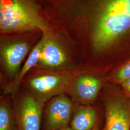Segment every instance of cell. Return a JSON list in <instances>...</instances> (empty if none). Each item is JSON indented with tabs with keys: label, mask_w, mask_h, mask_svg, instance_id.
I'll return each instance as SVG.
<instances>
[{
	"label": "cell",
	"mask_w": 130,
	"mask_h": 130,
	"mask_svg": "<svg viewBox=\"0 0 130 130\" xmlns=\"http://www.w3.org/2000/svg\"><path fill=\"white\" fill-rule=\"evenodd\" d=\"M2 99H0V130H15L14 112L9 100Z\"/></svg>",
	"instance_id": "obj_12"
},
{
	"label": "cell",
	"mask_w": 130,
	"mask_h": 130,
	"mask_svg": "<svg viewBox=\"0 0 130 130\" xmlns=\"http://www.w3.org/2000/svg\"><path fill=\"white\" fill-rule=\"evenodd\" d=\"M44 40V38L42 35L28 56L17 77L5 85L3 88V93L5 94L14 96L18 93L26 75L37 65L40 59Z\"/></svg>",
	"instance_id": "obj_10"
},
{
	"label": "cell",
	"mask_w": 130,
	"mask_h": 130,
	"mask_svg": "<svg viewBox=\"0 0 130 130\" xmlns=\"http://www.w3.org/2000/svg\"><path fill=\"white\" fill-rule=\"evenodd\" d=\"M7 83L8 82L6 81L5 76L0 70V86H3V88H4Z\"/></svg>",
	"instance_id": "obj_15"
},
{
	"label": "cell",
	"mask_w": 130,
	"mask_h": 130,
	"mask_svg": "<svg viewBox=\"0 0 130 130\" xmlns=\"http://www.w3.org/2000/svg\"><path fill=\"white\" fill-rule=\"evenodd\" d=\"M44 70H36L34 68L26 75L22 83L27 93L43 104L64 94L70 87L69 77Z\"/></svg>",
	"instance_id": "obj_4"
},
{
	"label": "cell",
	"mask_w": 130,
	"mask_h": 130,
	"mask_svg": "<svg viewBox=\"0 0 130 130\" xmlns=\"http://www.w3.org/2000/svg\"><path fill=\"white\" fill-rule=\"evenodd\" d=\"M98 111L93 107L80 105L73 111L70 126L73 130H92L98 124Z\"/></svg>",
	"instance_id": "obj_11"
},
{
	"label": "cell",
	"mask_w": 130,
	"mask_h": 130,
	"mask_svg": "<svg viewBox=\"0 0 130 130\" xmlns=\"http://www.w3.org/2000/svg\"><path fill=\"white\" fill-rule=\"evenodd\" d=\"M105 130H130V99L116 89L105 98Z\"/></svg>",
	"instance_id": "obj_5"
},
{
	"label": "cell",
	"mask_w": 130,
	"mask_h": 130,
	"mask_svg": "<svg viewBox=\"0 0 130 130\" xmlns=\"http://www.w3.org/2000/svg\"><path fill=\"white\" fill-rule=\"evenodd\" d=\"M2 96H0V99H2Z\"/></svg>",
	"instance_id": "obj_18"
},
{
	"label": "cell",
	"mask_w": 130,
	"mask_h": 130,
	"mask_svg": "<svg viewBox=\"0 0 130 130\" xmlns=\"http://www.w3.org/2000/svg\"><path fill=\"white\" fill-rule=\"evenodd\" d=\"M2 35V33L0 32V35Z\"/></svg>",
	"instance_id": "obj_19"
},
{
	"label": "cell",
	"mask_w": 130,
	"mask_h": 130,
	"mask_svg": "<svg viewBox=\"0 0 130 130\" xmlns=\"http://www.w3.org/2000/svg\"><path fill=\"white\" fill-rule=\"evenodd\" d=\"M42 35L44 42L36 67L50 70L62 68L67 63V57L60 44L52 31Z\"/></svg>",
	"instance_id": "obj_8"
},
{
	"label": "cell",
	"mask_w": 130,
	"mask_h": 130,
	"mask_svg": "<svg viewBox=\"0 0 130 130\" xmlns=\"http://www.w3.org/2000/svg\"><path fill=\"white\" fill-rule=\"evenodd\" d=\"M33 33L0 35V64L8 82L17 77L24 61L36 44L33 43Z\"/></svg>",
	"instance_id": "obj_3"
},
{
	"label": "cell",
	"mask_w": 130,
	"mask_h": 130,
	"mask_svg": "<svg viewBox=\"0 0 130 130\" xmlns=\"http://www.w3.org/2000/svg\"><path fill=\"white\" fill-rule=\"evenodd\" d=\"M102 86V82L100 79L90 76H82L70 86V93L77 101L91 102L96 99Z\"/></svg>",
	"instance_id": "obj_9"
},
{
	"label": "cell",
	"mask_w": 130,
	"mask_h": 130,
	"mask_svg": "<svg viewBox=\"0 0 130 130\" xmlns=\"http://www.w3.org/2000/svg\"><path fill=\"white\" fill-rule=\"evenodd\" d=\"M121 91L127 98L130 99V79L121 84Z\"/></svg>",
	"instance_id": "obj_14"
},
{
	"label": "cell",
	"mask_w": 130,
	"mask_h": 130,
	"mask_svg": "<svg viewBox=\"0 0 130 130\" xmlns=\"http://www.w3.org/2000/svg\"><path fill=\"white\" fill-rule=\"evenodd\" d=\"M40 6L31 0H0L2 34L52 31L39 14Z\"/></svg>",
	"instance_id": "obj_1"
},
{
	"label": "cell",
	"mask_w": 130,
	"mask_h": 130,
	"mask_svg": "<svg viewBox=\"0 0 130 130\" xmlns=\"http://www.w3.org/2000/svg\"><path fill=\"white\" fill-rule=\"evenodd\" d=\"M74 111L69 98L62 94L47 102L44 112V130H61L70 126Z\"/></svg>",
	"instance_id": "obj_7"
},
{
	"label": "cell",
	"mask_w": 130,
	"mask_h": 130,
	"mask_svg": "<svg viewBox=\"0 0 130 130\" xmlns=\"http://www.w3.org/2000/svg\"><path fill=\"white\" fill-rule=\"evenodd\" d=\"M130 28V0L108 1L95 24L92 44L96 51L111 45Z\"/></svg>",
	"instance_id": "obj_2"
},
{
	"label": "cell",
	"mask_w": 130,
	"mask_h": 130,
	"mask_svg": "<svg viewBox=\"0 0 130 130\" xmlns=\"http://www.w3.org/2000/svg\"><path fill=\"white\" fill-rule=\"evenodd\" d=\"M73 130V129H71V128L70 127V126H68V127H66L65 128H64V129H62V130Z\"/></svg>",
	"instance_id": "obj_17"
},
{
	"label": "cell",
	"mask_w": 130,
	"mask_h": 130,
	"mask_svg": "<svg viewBox=\"0 0 130 130\" xmlns=\"http://www.w3.org/2000/svg\"><path fill=\"white\" fill-rule=\"evenodd\" d=\"M130 79V61L122 66L115 77V81L121 84Z\"/></svg>",
	"instance_id": "obj_13"
},
{
	"label": "cell",
	"mask_w": 130,
	"mask_h": 130,
	"mask_svg": "<svg viewBox=\"0 0 130 130\" xmlns=\"http://www.w3.org/2000/svg\"><path fill=\"white\" fill-rule=\"evenodd\" d=\"M92 130H105V129L104 127H101L99 125V123H98L93 128Z\"/></svg>",
	"instance_id": "obj_16"
},
{
	"label": "cell",
	"mask_w": 130,
	"mask_h": 130,
	"mask_svg": "<svg viewBox=\"0 0 130 130\" xmlns=\"http://www.w3.org/2000/svg\"><path fill=\"white\" fill-rule=\"evenodd\" d=\"M44 106L27 92L23 93L13 110L15 130H40Z\"/></svg>",
	"instance_id": "obj_6"
}]
</instances>
